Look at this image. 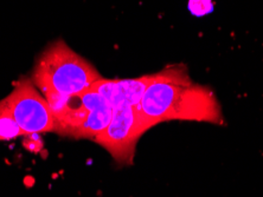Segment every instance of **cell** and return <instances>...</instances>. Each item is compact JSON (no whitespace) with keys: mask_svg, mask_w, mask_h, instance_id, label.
<instances>
[{"mask_svg":"<svg viewBox=\"0 0 263 197\" xmlns=\"http://www.w3.org/2000/svg\"><path fill=\"white\" fill-rule=\"evenodd\" d=\"M22 136H25L24 131L9 113L4 100H0V141H12Z\"/></svg>","mask_w":263,"mask_h":197,"instance_id":"6","label":"cell"},{"mask_svg":"<svg viewBox=\"0 0 263 197\" xmlns=\"http://www.w3.org/2000/svg\"><path fill=\"white\" fill-rule=\"evenodd\" d=\"M43 94L55 118V133L61 136L94 141L113 117V104L94 86L72 96Z\"/></svg>","mask_w":263,"mask_h":197,"instance_id":"3","label":"cell"},{"mask_svg":"<svg viewBox=\"0 0 263 197\" xmlns=\"http://www.w3.org/2000/svg\"><path fill=\"white\" fill-rule=\"evenodd\" d=\"M3 100L25 136L55 133V118L51 107L31 78L22 77L11 94Z\"/></svg>","mask_w":263,"mask_h":197,"instance_id":"5","label":"cell"},{"mask_svg":"<svg viewBox=\"0 0 263 197\" xmlns=\"http://www.w3.org/2000/svg\"><path fill=\"white\" fill-rule=\"evenodd\" d=\"M111 104L113 117L109 125L95 138L94 142L107 150L118 164L132 165L138 141L145 133L135 113V105L125 98L119 86Z\"/></svg>","mask_w":263,"mask_h":197,"instance_id":"4","label":"cell"},{"mask_svg":"<svg viewBox=\"0 0 263 197\" xmlns=\"http://www.w3.org/2000/svg\"><path fill=\"white\" fill-rule=\"evenodd\" d=\"M137 115L144 133L166 121H195L224 125L222 107L214 91L192 82L185 65L153 73Z\"/></svg>","mask_w":263,"mask_h":197,"instance_id":"1","label":"cell"},{"mask_svg":"<svg viewBox=\"0 0 263 197\" xmlns=\"http://www.w3.org/2000/svg\"><path fill=\"white\" fill-rule=\"evenodd\" d=\"M30 78L42 92L72 96L90 89L103 77L64 40L56 39L37 57Z\"/></svg>","mask_w":263,"mask_h":197,"instance_id":"2","label":"cell"}]
</instances>
